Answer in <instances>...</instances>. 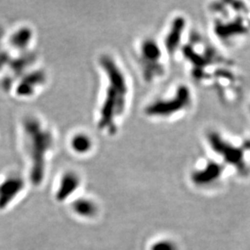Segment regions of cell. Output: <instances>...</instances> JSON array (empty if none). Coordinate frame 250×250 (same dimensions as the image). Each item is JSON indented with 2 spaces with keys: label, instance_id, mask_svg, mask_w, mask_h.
<instances>
[{
  "label": "cell",
  "instance_id": "4",
  "mask_svg": "<svg viewBox=\"0 0 250 250\" xmlns=\"http://www.w3.org/2000/svg\"><path fill=\"white\" fill-rule=\"evenodd\" d=\"M190 95L188 88L186 87H180L177 92L176 99L171 98L170 99H163L157 101L155 104L152 103L146 108V113L149 116L153 117H170L174 113L178 112L181 107H185L182 104L177 103H188L190 99Z\"/></svg>",
  "mask_w": 250,
  "mask_h": 250
},
{
  "label": "cell",
  "instance_id": "3",
  "mask_svg": "<svg viewBox=\"0 0 250 250\" xmlns=\"http://www.w3.org/2000/svg\"><path fill=\"white\" fill-rule=\"evenodd\" d=\"M137 58L146 79H152L162 72L161 46L155 41L143 40L138 45Z\"/></svg>",
  "mask_w": 250,
  "mask_h": 250
},
{
  "label": "cell",
  "instance_id": "5",
  "mask_svg": "<svg viewBox=\"0 0 250 250\" xmlns=\"http://www.w3.org/2000/svg\"><path fill=\"white\" fill-rule=\"evenodd\" d=\"M81 178L79 174L73 170H67L61 176L59 187L56 190V198L58 201H64L79 188Z\"/></svg>",
  "mask_w": 250,
  "mask_h": 250
},
{
  "label": "cell",
  "instance_id": "9",
  "mask_svg": "<svg viewBox=\"0 0 250 250\" xmlns=\"http://www.w3.org/2000/svg\"><path fill=\"white\" fill-rule=\"evenodd\" d=\"M72 209L78 216L83 218H92L98 212V206L91 199L80 198L73 202Z\"/></svg>",
  "mask_w": 250,
  "mask_h": 250
},
{
  "label": "cell",
  "instance_id": "6",
  "mask_svg": "<svg viewBox=\"0 0 250 250\" xmlns=\"http://www.w3.org/2000/svg\"><path fill=\"white\" fill-rule=\"evenodd\" d=\"M23 188V182L19 176H9L0 185V208L6 206L18 196Z\"/></svg>",
  "mask_w": 250,
  "mask_h": 250
},
{
  "label": "cell",
  "instance_id": "1",
  "mask_svg": "<svg viewBox=\"0 0 250 250\" xmlns=\"http://www.w3.org/2000/svg\"><path fill=\"white\" fill-rule=\"evenodd\" d=\"M99 65L105 73L106 85L99 104L98 127L102 132L112 134L116 133L126 112L130 85L126 73L112 56H101Z\"/></svg>",
  "mask_w": 250,
  "mask_h": 250
},
{
  "label": "cell",
  "instance_id": "10",
  "mask_svg": "<svg viewBox=\"0 0 250 250\" xmlns=\"http://www.w3.org/2000/svg\"><path fill=\"white\" fill-rule=\"evenodd\" d=\"M174 246L170 244L169 242H159L156 243L153 247L151 250H174Z\"/></svg>",
  "mask_w": 250,
  "mask_h": 250
},
{
  "label": "cell",
  "instance_id": "7",
  "mask_svg": "<svg viewBox=\"0 0 250 250\" xmlns=\"http://www.w3.org/2000/svg\"><path fill=\"white\" fill-rule=\"evenodd\" d=\"M69 146L75 155L86 156L94 150L95 141L90 134L85 132H77L72 134Z\"/></svg>",
  "mask_w": 250,
  "mask_h": 250
},
{
  "label": "cell",
  "instance_id": "2",
  "mask_svg": "<svg viewBox=\"0 0 250 250\" xmlns=\"http://www.w3.org/2000/svg\"><path fill=\"white\" fill-rule=\"evenodd\" d=\"M22 122V142L27 159L31 164V179L39 184L44 177L46 160L54 146L51 131L35 116L24 118Z\"/></svg>",
  "mask_w": 250,
  "mask_h": 250
},
{
  "label": "cell",
  "instance_id": "8",
  "mask_svg": "<svg viewBox=\"0 0 250 250\" xmlns=\"http://www.w3.org/2000/svg\"><path fill=\"white\" fill-rule=\"evenodd\" d=\"M33 39V33L30 28L22 27L17 29L10 36L9 44L15 49H24L31 44Z\"/></svg>",
  "mask_w": 250,
  "mask_h": 250
}]
</instances>
